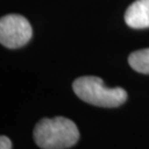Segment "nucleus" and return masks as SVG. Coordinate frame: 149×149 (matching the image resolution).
<instances>
[{"mask_svg": "<svg viewBox=\"0 0 149 149\" xmlns=\"http://www.w3.org/2000/svg\"><path fill=\"white\" fill-rule=\"evenodd\" d=\"M33 138L42 149H66L77 143L80 133L71 119L59 116L41 119L33 130Z\"/></svg>", "mask_w": 149, "mask_h": 149, "instance_id": "f257e3e1", "label": "nucleus"}, {"mask_svg": "<svg viewBox=\"0 0 149 149\" xmlns=\"http://www.w3.org/2000/svg\"><path fill=\"white\" fill-rule=\"evenodd\" d=\"M73 91L81 100L98 107H118L127 100V92L122 87H106L96 76H82L73 82Z\"/></svg>", "mask_w": 149, "mask_h": 149, "instance_id": "f03ea898", "label": "nucleus"}, {"mask_svg": "<svg viewBox=\"0 0 149 149\" xmlns=\"http://www.w3.org/2000/svg\"><path fill=\"white\" fill-rule=\"evenodd\" d=\"M32 38V28L24 17L8 15L0 20V42L8 49L26 45Z\"/></svg>", "mask_w": 149, "mask_h": 149, "instance_id": "7ed1b4c3", "label": "nucleus"}, {"mask_svg": "<svg viewBox=\"0 0 149 149\" xmlns=\"http://www.w3.org/2000/svg\"><path fill=\"white\" fill-rule=\"evenodd\" d=\"M125 22L133 29L149 28V0H136L125 12Z\"/></svg>", "mask_w": 149, "mask_h": 149, "instance_id": "20e7f679", "label": "nucleus"}, {"mask_svg": "<svg viewBox=\"0 0 149 149\" xmlns=\"http://www.w3.org/2000/svg\"><path fill=\"white\" fill-rule=\"evenodd\" d=\"M132 69L143 74H149V48L135 51L128 56Z\"/></svg>", "mask_w": 149, "mask_h": 149, "instance_id": "39448f33", "label": "nucleus"}, {"mask_svg": "<svg viewBox=\"0 0 149 149\" xmlns=\"http://www.w3.org/2000/svg\"><path fill=\"white\" fill-rule=\"evenodd\" d=\"M12 144L11 140L6 136H1L0 137V149H11Z\"/></svg>", "mask_w": 149, "mask_h": 149, "instance_id": "423d86ee", "label": "nucleus"}]
</instances>
